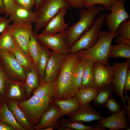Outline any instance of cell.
Here are the masks:
<instances>
[{"mask_svg":"<svg viewBox=\"0 0 130 130\" xmlns=\"http://www.w3.org/2000/svg\"><path fill=\"white\" fill-rule=\"evenodd\" d=\"M79 59L77 53L67 54L56 79L53 82V100L66 99L76 97L73 77Z\"/></svg>","mask_w":130,"mask_h":130,"instance_id":"1","label":"cell"},{"mask_svg":"<svg viewBox=\"0 0 130 130\" xmlns=\"http://www.w3.org/2000/svg\"><path fill=\"white\" fill-rule=\"evenodd\" d=\"M106 10L102 5L97 6L95 5L86 9H81L79 13V20L65 32V42L66 46L70 48L83 33L90 29L94 22L95 17L99 12Z\"/></svg>","mask_w":130,"mask_h":130,"instance_id":"2","label":"cell"},{"mask_svg":"<svg viewBox=\"0 0 130 130\" xmlns=\"http://www.w3.org/2000/svg\"><path fill=\"white\" fill-rule=\"evenodd\" d=\"M117 36L115 32L100 31L97 41L92 47L86 50H80L77 53L81 58L109 64L112 41Z\"/></svg>","mask_w":130,"mask_h":130,"instance_id":"3","label":"cell"},{"mask_svg":"<svg viewBox=\"0 0 130 130\" xmlns=\"http://www.w3.org/2000/svg\"><path fill=\"white\" fill-rule=\"evenodd\" d=\"M52 101L50 97H41L34 94L30 99L20 102L18 105L34 129Z\"/></svg>","mask_w":130,"mask_h":130,"instance_id":"4","label":"cell"},{"mask_svg":"<svg viewBox=\"0 0 130 130\" xmlns=\"http://www.w3.org/2000/svg\"><path fill=\"white\" fill-rule=\"evenodd\" d=\"M70 7L66 0H44L36 11L37 18L34 31L37 33L60 10Z\"/></svg>","mask_w":130,"mask_h":130,"instance_id":"5","label":"cell"},{"mask_svg":"<svg viewBox=\"0 0 130 130\" xmlns=\"http://www.w3.org/2000/svg\"><path fill=\"white\" fill-rule=\"evenodd\" d=\"M106 15V13H103L97 17L91 28L84 33L72 45L70 48V53L75 54L81 50H88L95 44Z\"/></svg>","mask_w":130,"mask_h":130,"instance_id":"6","label":"cell"},{"mask_svg":"<svg viewBox=\"0 0 130 130\" xmlns=\"http://www.w3.org/2000/svg\"><path fill=\"white\" fill-rule=\"evenodd\" d=\"M0 62L9 78L25 82L24 70L12 52L0 50Z\"/></svg>","mask_w":130,"mask_h":130,"instance_id":"7","label":"cell"},{"mask_svg":"<svg viewBox=\"0 0 130 130\" xmlns=\"http://www.w3.org/2000/svg\"><path fill=\"white\" fill-rule=\"evenodd\" d=\"M7 28L12 33L16 45L31 58L28 49L30 34L33 30L32 24L13 23L9 24Z\"/></svg>","mask_w":130,"mask_h":130,"instance_id":"8","label":"cell"},{"mask_svg":"<svg viewBox=\"0 0 130 130\" xmlns=\"http://www.w3.org/2000/svg\"><path fill=\"white\" fill-rule=\"evenodd\" d=\"M65 32L52 34H38V42L42 46L52 51L67 54L70 53V48L65 42Z\"/></svg>","mask_w":130,"mask_h":130,"instance_id":"9","label":"cell"},{"mask_svg":"<svg viewBox=\"0 0 130 130\" xmlns=\"http://www.w3.org/2000/svg\"><path fill=\"white\" fill-rule=\"evenodd\" d=\"M114 72L112 66L108 64L94 62L93 68L94 87L100 89L112 83Z\"/></svg>","mask_w":130,"mask_h":130,"instance_id":"10","label":"cell"},{"mask_svg":"<svg viewBox=\"0 0 130 130\" xmlns=\"http://www.w3.org/2000/svg\"><path fill=\"white\" fill-rule=\"evenodd\" d=\"M126 0H117L111 13L106 15L105 20L109 31L116 32L119 25L125 20L130 19V15L126 11L124 5Z\"/></svg>","mask_w":130,"mask_h":130,"instance_id":"11","label":"cell"},{"mask_svg":"<svg viewBox=\"0 0 130 130\" xmlns=\"http://www.w3.org/2000/svg\"><path fill=\"white\" fill-rule=\"evenodd\" d=\"M112 66L114 72L112 83L114 86L115 92L121 98L125 108L127 105L124 96L123 88L127 72L130 67V59H127L125 61L121 63L115 62Z\"/></svg>","mask_w":130,"mask_h":130,"instance_id":"12","label":"cell"},{"mask_svg":"<svg viewBox=\"0 0 130 130\" xmlns=\"http://www.w3.org/2000/svg\"><path fill=\"white\" fill-rule=\"evenodd\" d=\"M67 54L52 51L45 70L44 81L53 82L56 79Z\"/></svg>","mask_w":130,"mask_h":130,"instance_id":"13","label":"cell"},{"mask_svg":"<svg viewBox=\"0 0 130 130\" xmlns=\"http://www.w3.org/2000/svg\"><path fill=\"white\" fill-rule=\"evenodd\" d=\"M125 108L119 111L111 114L106 118H104L98 122L101 127L110 130H130V126L125 116Z\"/></svg>","mask_w":130,"mask_h":130,"instance_id":"14","label":"cell"},{"mask_svg":"<svg viewBox=\"0 0 130 130\" xmlns=\"http://www.w3.org/2000/svg\"><path fill=\"white\" fill-rule=\"evenodd\" d=\"M66 115L71 121L82 123L99 120L104 118L100 113L91 106L89 103Z\"/></svg>","mask_w":130,"mask_h":130,"instance_id":"15","label":"cell"},{"mask_svg":"<svg viewBox=\"0 0 130 130\" xmlns=\"http://www.w3.org/2000/svg\"><path fill=\"white\" fill-rule=\"evenodd\" d=\"M61 116L60 108L52 101L44 113L39 123L34 129L42 130L50 126L54 127L57 124Z\"/></svg>","mask_w":130,"mask_h":130,"instance_id":"16","label":"cell"},{"mask_svg":"<svg viewBox=\"0 0 130 130\" xmlns=\"http://www.w3.org/2000/svg\"><path fill=\"white\" fill-rule=\"evenodd\" d=\"M67 9L64 8L60 10L48 22L40 34H52L65 32L68 28L64 19Z\"/></svg>","mask_w":130,"mask_h":130,"instance_id":"17","label":"cell"},{"mask_svg":"<svg viewBox=\"0 0 130 130\" xmlns=\"http://www.w3.org/2000/svg\"><path fill=\"white\" fill-rule=\"evenodd\" d=\"M10 22L13 23H36L37 18V13L24 8L17 4L11 14L9 16Z\"/></svg>","mask_w":130,"mask_h":130,"instance_id":"18","label":"cell"},{"mask_svg":"<svg viewBox=\"0 0 130 130\" xmlns=\"http://www.w3.org/2000/svg\"><path fill=\"white\" fill-rule=\"evenodd\" d=\"M25 82L9 78L7 83L4 100H22L24 97Z\"/></svg>","mask_w":130,"mask_h":130,"instance_id":"19","label":"cell"},{"mask_svg":"<svg viewBox=\"0 0 130 130\" xmlns=\"http://www.w3.org/2000/svg\"><path fill=\"white\" fill-rule=\"evenodd\" d=\"M5 100L9 109L19 124L27 130L34 129L24 113L19 107V103L16 100L9 99Z\"/></svg>","mask_w":130,"mask_h":130,"instance_id":"20","label":"cell"},{"mask_svg":"<svg viewBox=\"0 0 130 130\" xmlns=\"http://www.w3.org/2000/svg\"><path fill=\"white\" fill-rule=\"evenodd\" d=\"M26 74L25 89L26 96L28 97L31 95L32 90L37 88L40 85L37 66L33 64L30 69Z\"/></svg>","mask_w":130,"mask_h":130,"instance_id":"21","label":"cell"},{"mask_svg":"<svg viewBox=\"0 0 130 130\" xmlns=\"http://www.w3.org/2000/svg\"><path fill=\"white\" fill-rule=\"evenodd\" d=\"M52 101L60 108L62 116L74 112L81 107L76 97L66 99L53 100Z\"/></svg>","mask_w":130,"mask_h":130,"instance_id":"22","label":"cell"},{"mask_svg":"<svg viewBox=\"0 0 130 130\" xmlns=\"http://www.w3.org/2000/svg\"><path fill=\"white\" fill-rule=\"evenodd\" d=\"M100 89L93 87L81 88L75 93L76 97L81 107L90 103L95 99Z\"/></svg>","mask_w":130,"mask_h":130,"instance_id":"23","label":"cell"},{"mask_svg":"<svg viewBox=\"0 0 130 130\" xmlns=\"http://www.w3.org/2000/svg\"><path fill=\"white\" fill-rule=\"evenodd\" d=\"M0 121L7 123L16 130H27L17 122L4 100L0 108Z\"/></svg>","mask_w":130,"mask_h":130,"instance_id":"24","label":"cell"},{"mask_svg":"<svg viewBox=\"0 0 130 130\" xmlns=\"http://www.w3.org/2000/svg\"><path fill=\"white\" fill-rule=\"evenodd\" d=\"M60 128H69L74 130H105V128L97 124L92 126H87L82 123L72 121L69 119H63L58 121L56 125Z\"/></svg>","mask_w":130,"mask_h":130,"instance_id":"25","label":"cell"},{"mask_svg":"<svg viewBox=\"0 0 130 130\" xmlns=\"http://www.w3.org/2000/svg\"><path fill=\"white\" fill-rule=\"evenodd\" d=\"M94 62L86 60L84 68L81 88L94 87L93 68Z\"/></svg>","mask_w":130,"mask_h":130,"instance_id":"26","label":"cell"},{"mask_svg":"<svg viewBox=\"0 0 130 130\" xmlns=\"http://www.w3.org/2000/svg\"><path fill=\"white\" fill-rule=\"evenodd\" d=\"M115 87L112 83L100 89L93 100V104L96 106H105L107 102L115 92Z\"/></svg>","mask_w":130,"mask_h":130,"instance_id":"27","label":"cell"},{"mask_svg":"<svg viewBox=\"0 0 130 130\" xmlns=\"http://www.w3.org/2000/svg\"><path fill=\"white\" fill-rule=\"evenodd\" d=\"M50 54L48 49L42 46L36 65L40 83L44 81L45 69Z\"/></svg>","mask_w":130,"mask_h":130,"instance_id":"28","label":"cell"},{"mask_svg":"<svg viewBox=\"0 0 130 130\" xmlns=\"http://www.w3.org/2000/svg\"><path fill=\"white\" fill-rule=\"evenodd\" d=\"M37 35V33L35 32L33 30L32 31L30 34L28 49L30 58L32 60L34 65L36 66L42 46L38 41Z\"/></svg>","mask_w":130,"mask_h":130,"instance_id":"29","label":"cell"},{"mask_svg":"<svg viewBox=\"0 0 130 130\" xmlns=\"http://www.w3.org/2000/svg\"><path fill=\"white\" fill-rule=\"evenodd\" d=\"M110 57L130 59V45L123 43L111 45L110 54Z\"/></svg>","mask_w":130,"mask_h":130,"instance_id":"30","label":"cell"},{"mask_svg":"<svg viewBox=\"0 0 130 130\" xmlns=\"http://www.w3.org/2000/svg\"><path fill=\"white\" fill-rule=\"evenodd\" d=\"M16 45L12 33L7 28L0 36V50L12 52Z\"/></svg>","mask_w":130,"mask_h":130,"instance_id":"31","label":"cell"},{"mask_svg":"<svg viewBox=\"0 0 130 130\" xmlns=\"http://www.w3.org/2000/svg\"><path fill=\"white\" fill-rule=\"evenodd\" d=\"M12 53L19 63L24 69L26 73L30 69L34 64L32 60L16 45L13 49Z\"/></svg>","mask_w":130,"mask_h":130,"instance_id":"32","label":"cell"},{"mask_svg":"<svg viewBox=\"0 0 130 130\" xmlns=\"http://www.w3.org/2000/svg\"><path fill=\"white\" fill-rule=\"evenodd\" d=\"M33 93L41 97H49L53 99L54 93L53 82L43 81L40 83L39 86L34 89Z\"/></svg>","mask_w":130,"mask_h":130,"instance_id":"33","label":"cell"},{"mask_svg":"<svg viewBox=\"0 0 130 130\" xmlns=\"http://www.w3.org/2000/svg\"><path fill=\"white\" fill-rule=\"evenodd\" d=\"M86 60L79 58L75 69L73 79L75 93L81 88L83 72Z\"/></svg>","mask_w":130,"mask_h":130,"instance_id":"34","label":"cell"},{"mask_svg":"<svg viewBox=\"0 0 130 130\" xmlns=\"http://www.w3.org/2000/svg\"><path fill=\"white\" fill-rule=\"evenodd\" d=\"M116 32L117 36L130 41V19L125 20L118 26Z\"/></svg>","mask_w":130,"mask_h":130,"instance_id":"35","label":"cell"},{"mask_svg":"<svg viewBox=\"0 0 130 130\" xmlns=\"http://www.w3.org/2000/svg\"><path fill=\"white\" fill-rule=\"evenodd\" d=\"M117 0H84V6L89 8L97 4L104 6L106 10H111Z\"/></svg>","mask_w":130,"mask_h":130,"instance_id":"36","label":"cell"},{"mask_svg":"<svg viewBox=\"0 0 130 130\" xmlns=\"http://www.w3.org/2000/svg\"><path fill=\"white\" fill-rule=\"evenodd\" d=\"M9 78L0 62V93L4 100L6 85Z\"/></svg>","mask_w":130,"mask_h":130,"instance_id":"37","label":"cell"},{"mask_svg":"<svg viewBox=\"0 0 130 130\" xmlns=\"http://www.w3.org/2000/svg\"><path fill=\"white\" fill-rule=\"evenodd\" d=\"M105 106L111 114L119 111L123 107L117 102L112 96L108 100Z\"/></svg>","mask_w":130,"mask_h":130,"instance_id":"38","label":"cell"},{"mask_svg":"<svg viewBox=\"0 0 130 130\" xmlns=\"http://www.w3.org/2000/svg\"><path fill=\"white\" fill-rule=\"evenodd\" d=\"M5 8L4 14L6 17L11 14L14 10L16 4L14 0H3Z\"/></svg>","mask_w":130,"mask_h":130,"instance_id":"39","label":"cell"},{"mask_svg":"<svg viewBox=\"0 0 130 130\" xmlns=\"http://www.w3.org/2000/svg\"><path fill=\"white\" fill-rule=\"evenodd\" d=\"M16 4L30 10L35 5L36 0H14Z\"/></svg>","mask_w":130,"mask_h":130,"instance_id":"40","label":"cell"},{"mask_svg":"<svg viewBox=\"0 0 130 130\" xmlns=\"http://www.w3.org/2000/svg\"><path fill=\"white\" fill-rule=\"evenodd\" d=\"M130 91V67L127 70L125 79L123 86V94Z\"/></svg>","mask_w":130,"mask_h":130,"instance_id":"41","label":"cell"},{"mask_svg":"<svg viewBox=\"0 0 130 130\" xmlns=\"http://www.w3.org/2000/svg\"><path fill=\"white\" fill-rule=\"evenodd\" d=\"M84 0H66L70 7L74 9L83 8L84 6L83 5Z\"/></svg>","mask_w":130,"mask_h":130,"instance_id":"42","label":"cell"},{"mask_svg":"<svg viewBox=\"0 0 130 130\" xmlns=\"http://www.w3.org/2000/svg\"><path fill=\"white\" fill-rule=\"evenodd\" d=\"M10 22L9 19L0 16V33L7 28Z\"/></svg>","mask_w":130,"mask_h":130,"instance_id":"43","label":"cell"},{"mask_svg":"<svg viewBox=\"0 0 130 130\" xmlns=\"http://www.w3.org/2000/svg\"><path fill=\"white\" fill-rule=\"evenodd\" d=\"M124 99L128 103V105L125 109V113L128 115V119L129 122L130 121V97L129 94L126 95L124 97Z\"/></svg>","mask_w":130,"mask_h":130,"instance_id":"44","label":"cell"},{"mask_svg":"<svg viewBox=\"0 0 130 130\" xmlns=\"http://www.w3.org/2000/svg\"><path fill=\"white\" fill-rule=\"evenodd\" d=\"M11 126L6 123L0 121V130H15Z\"/></svg>","mask_w":130,"mask_h":130,"instance_id":"45","label":"cell"},{"mask_svg":"<svg viewBox=\"0 0 130 130\" xmlns=\"http://www.w3.org/2000/svg\"><path fill=\"white\" fill-rule=\"evenodd\" d=\"M44 0H36L35 5V11H36L41 5Z\"/></svg>","mask_w":130,"mask_h":130,"instance_id":"46","label":"cell"},{"mask_svg":"<svg viewBox=\"0 0 130 130\" xmlns=\"http://www.w3.org/2000/svg\"><path fill=\"white\" fill-rule=\"evenodd\" d=\"M5 12V6L3 0H0V13H4Z\"/></svg>","mask_w":130,"mask_h":130,"instance_id":"47","label":"cell"},{"mask_svg":"<svg viewBox=\"0 0 130 130\" xmlns=\"http://www.w3.org/2000/svg\"><path fill=\"white\" fill-rule=\"evenodd\" d=\"M42 130H53L54 127L53 126H50L45 128Z\"/></svg>","mask_w":130,"mask_h":130,"instance_id":"48","label":"cell"},{"mask_svg":"<svg viewBox=\"0 0 130 130\" xmlns=\"http://www.w3.org/2000/svg\"><path fill=\"white\" fill-rule=\"evenodd\" d=\"M4 100L0 93V101L1 102H3Z\"/></svg>","mask_w":130,"mask_h":130,"instance_id":"49","label":"cell"},{"mask_svg":"<svg viewBox=\"0 0 130 130\" xmlns=\"http://www.w3.org/2000/svg\"><path fill=\"white\" fill-rule=\"evenodd\" d=\"M2 102H1L0 101V107H1V105H2Z\"/></svg>","mask_w":130,"mask_h":130,"instance_id":"50","label":"cell"}]
</instances>
